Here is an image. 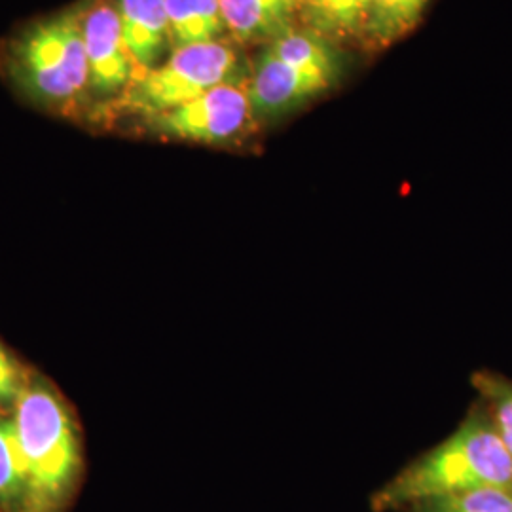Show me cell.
I'll return each instance as SVG.
<instances>
[{"mask_svg": "<svg viewBox=\"0 0 512 512\" xmlns=\"http://www.w3.org/2000/svg\"><path fill=\"white\" fill-rule=\"evenodd\" d=\"M484 488L512 490V456L495 425L471 418L376 494L378 511Z\"/></svg>", "mask_w": 512, "mask_h": 512, "instance_id": "1", "label": "cell"}, {"mask_svg": "<svg viewBox=\"0 0 512 512\" xmlns=\"http://www.w3.org/2000/svg\"><path fill=\"white\" fill-rule=\"evenodd\" d=\"M84 12L71 10L23 29L10 44V73L38 105L61 114L86 107L90 67L82 31Z\"/></svg>", "mask_w": 512, "mask_h": 512, "instance_id": "2", "label": "cell"}, {"mask_svg": "<svg viewBox=\"0 0 512 512\" xmlns=\"http://www.w3.org/2000/svg\"><path fill=\"white\" fill-rule=\"evenodd\" d=\"M14 423L35 512L61 511L80 476L78 442L65 406L42 385L25 387Z\"/></svg>", "mask_w": 512, "mask_h": 512, "instance_id": "3", "label": "cell"}, {"mask_svg": "<svg viewBox=\"0 0 512 512\" xmlns=\"http://www.w3.org/2000/svg\"><path fill=\"white\" fill-rule=\"evenodd\" d=\"M338 74L336 52L311 29H289L258 57L247 95L255 118H270L329 90Z\"/></svg>", "mask_w": 512, "mask_h": 512, "instance_id": "4", "label": "cell"}, {"mask_svg": "<svg viewBox=\"0 0 512 512\" xmlns=\"http://www.w3.org/2000/svg\"><path fill=\"white\" fill-rule=\"evenodd\" d=\"M236 67L234 48L220 40L179 48L158 67L139 74L126 92L107 103V110L112 118L137 116L148 122L220 84L236 82Z\"/></svg>", "mask_w": 512, "mask_h": 512, "instance_id": "5", "label": "cell"}, {"mask_svg": "<svg viewBox=\"0 0 512 512\" xmlns=\"http://www.w3.org/2000/svg\"><path fill=\"white\" fill-rule=\"evenodd\" d=\"M251 120L255 116L247 86L226 82L179 109L148 120L147 124L169 139L219 145L239 137Z\"/></svg>", "mask_w": 512, "mask_h": 512, "instance_id": "6", "label": "cell"}, {"mask_svg": "<svg viewBox=\"0 0 512 512\" xmlns=\"http://www.w3.org/2000/svg\"><path fill=\"white\" fill-rule=\"evenodd\" d=\"M84 46L90 67V93L105 105L126 92L141 74L129 54L114 4L99 0L82 16Z\"/></svg>", "mask_w": 512, "mask_h": 512, "instance_id": "7", "label": "cell"}, {"mask_svg": "<svg viewBox=\"0 0 512 512\" xmlns=\"http://www.w3.org/2000/svg\"><path fill=\"white\" fill-rule=\"evenodd\" d=\"M129 54L141 73L160 65L169 42L165 0H114Z\"/></svg>", "mask_w": 512, "mask_h": 512, "instance_id": "8", "label": "cell"}, {"mask_svg": "<svg viewBox=\"0 0 512 512\" xmlns=\"http://www.w3.org/2000/svg\"><path fill=\"white\" fill-rule=\"evenodd\" d=\"M304 0H220L226 27L239 42H270L293 29Z\"/></svg>", "mask_w": 512, "mask_h": 512, "instance_id": "9", "label": "cell"}, {"mask_svg": "<svg viewBox=\"0 0 512 512\" xmlns=\"http://www.w3.org/2000/svg\"><path fill=\"white\" fill-rule=\"evenodd\" d=\"M173 50L217 42L226 27L220 0H165Z\"/></svg>", "mask_w": 512, "mask_h": 512, "instance_id": "10", "label": "cell"}, {"mask_svg": "<svg viewBox=\"0 0 512 512\" xmlns=\"http://www.w3.org/2000/svg\"><path fill=\"white\" fill-rule=\"evenodd\" d=\"M0 512H35L14 420L0 418Z\"/></svg>", "mask_w": 512, "mask_h": 512, "instance_id": "11", "label": "cell"}, {"mask_svg": "<svg viewBox=\"0 0 512 512\" xmlns=\"http://www.w3.org/2000/svg\"><path fill=\"white\" fill-rule=\"evenodd\" d=\"M366 0H304L300 18L313 33L332 40L363 37Z\"/></svg>", "mask_w": 512, "mask_h": 512, "instance_id": "12", "label": "cell"}, {"mask_svg": "<svg viewBox=\"0 0 512 512\" xmlns=\"http://www.w3.org/2000/svg\"><path fill=\"white\" fill-rule=\"evenodd\" d=\"M429 0H366L363 38L387 46L408 35L420 21Z\"/></svg>", "mask_w": 512, "mask_h": 512, "instance_id": "13", "label": "cell"}, {"mask_svg": "<svg viewBox=\"0 0 512 512\" xmlns=\"http://www.w3.org/2000/svg\"><path fill=\"white\" fill-rule=\"evenodd\" d=\"M420 512H512V490L484 488L416 505Z\"/></svg>", "mask_w": 512, "mask_h": 512, "instance_id": "14", "label": "cell"}, {"mask_svg": "<svg viewBox=\"0 0 512 512\" xmlns=\"http://www.w3.org/2000/svg\"><path fill=\"white\" fill-rule=\"evenodd\" d=\"M484 391L494 403L495 429L512 456V385L499 380H484Z\"/></svg>", "mask_w": 512, "mask_h": 512, "instance_id": "15", "label": "cell"}, {"mask_svg": "<svg viewBox=\"0 0 512 512\" xmlns=\"http://www.w3.org/2000/svg\"><path fill=\"white\" fill-rule=\"evenodd\" d=\"M25 387L18 366L0 346V404L18 403Z\"/></svg>", "mask_w": 512, "mask_h": 512, "instance_id": "16", "label": "cell"}]
</instances>
